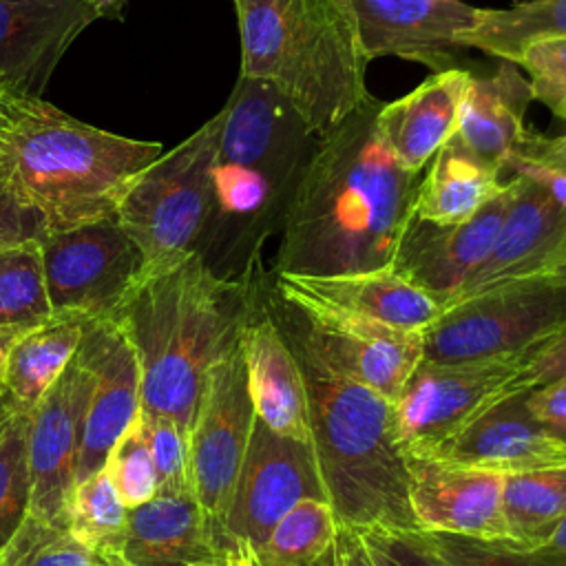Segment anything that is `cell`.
<instances>
[{
  "instance_id": "ba28073f",
  "label": "cell",
  "mask_w": 566,
  "mask_h": 566,
  "mask_svg": "<svg viewBox=\"0 0 566 566\" xmlns=\"http://www.w3.org/2000/svg\"><path fill=\"white\" fill-rule=\"evenodd\" d=\"M566 327V285L533 276L449 303L422 329V358L482 360L526 352Z\"/></svg>"
},
{
  "instance_id": "44dd1931",
  "label": "cell",
  "mask_w": 566,
  "mask_h": 566,
  "mask_svg": "<svg viewBox=\"0 0 566 566\" xmlns=\"http://www.w3.org/2000/svg\"><path fill=\"white\" fill-rule=\"evenodd\" d=\"M464 467L515 475L566 467V440L544 429L524 405V394H511L478 416L436 455Z\"/></svg>"
},
{
  "instance_id": "1f68e13d",
  "label": "cell",
  "mask_w": 566,
  "mask_h": 566,
  "mask_svg": "<svg viewBox=\"0 0 566 566\" xmlns=\"http://www.w3.org/2000/svg\"><path fill=\"white\" fill-rule=\"evenodd\" d=\"M51 316L42 239L0 248V327L29 329Z\"/></svg>"
},
{
  "instance_id": "ac0fdd59",
  "label": "cell",
  "mask_w": 566,
  "mask_h": 566,
  "mask_svg": "<svg viewBox=\"0 0 566 566\" xmlns=\"http://www.w3.org/2000/svg\"><path fill=\"white\" fill-rule=\"evenodd\" d=\"M511 179L513 197L500 230L484 261L449 303L511 281L546 276L566 250V210L535 179L520 172Z\"/></svg>"
},
{
  "instance_id": "2e32d148",
  "label": "cell",
  "mask_w": 566,
  "mask_h": 566,
  "mask_svg": "<svg viewBox=\"0 0 566 566\" xmlns=\"http://www.w3.org/2000/svg\"><path fill=\"white\" fill-rule=\"evenodd\" d=\"M354 15L367 60L402 57L431 71L460 66L458 35L482 9L462 0H343Z\"/></svg>"
},
{
  "instance_id": "836d02e7",
  "label": "cell",
  "mask_w": 566,
  "mask_h": 566,
  "mask_svg": "<svg viewBox=\"0 0 566 566\" xmlns=\"http://www.w3.org/2000/svg\"><path fill=\"white\" fill-rule=\"evenodd\" d=\"M27 440L29 411H22L0 440V564L29 520L31 475Z\"/></svg>"
},
{
  "instance_id": "681fc988",
  "label": "cell",
  "mask_w": 566,
  "mask_h": 566,
  "mask_svg": "<svg viewBox=\"0 0 566 566\" xmlns=\"http://www.w3.org/2000/svg\"><path fill=\"white\" fill-rule=\"evenodd\" d=\"M18 413H22V409L15 405V400L11 398V394L2 387V389H0V440L4 438L7 429L11 427V422L15 420Z\"/></svg>"
},
{
  "instance_id": "e575fe53",
  "label": "cell",
  "mask_w": 566,
  "mask_h": 566,
  "mask_svg": "<svg viewBox=\"0 0 566 566\" xmlns=\"http://www.w3.org/2000/svg\"><path fill=\"white\" fill-rule=\"evenodd\" d=\"M104 469L126 509H135L157 495V471L137 416L113 444Z\"/></svg>"
},
{
  "instance_id": "816d5d0a",
  "label": "cell",
  "mask_w": 566,
  "mask_h": 566,
  "mask_svg": "<svg viewBox=\"0 0 566 566\" xmlns=\"http://www.w3.org/2000/svg\"><path fill=\"white\" fill-rule=\"evenodd\" d=\"M99 18H119L126 0H88Z\"/></svg>"
},
{
  "instance_id": "d4e9b609",
  "label": "cell",
  "mask_w": 566,
  "mask_h": 566,
  "mask_svg": "<svg viewBox=\"0 0 566 566\" xmlns=\"http://www.w3.org/2000/svg\"><path fill=\"white\" fill-rule=\"evenodd\" d=\"M276 285L402 329L422 332L444 310L436 296L409 281L394 265L325 276L276 274Z\"/></svg>"
},
{
  "instance_id": "bcb514c9",
  "label": "cell",
  "mask_w": 566,
  "mask_h": 566,
  "mask_svg": "<svg viewBox=\"0 0 566 566\" xmlns=\"http://www.w3.org/2000/svg\"><path fill=\"white\" fill-rule=\"evenodd\" d=\"M511 172H520L526 175L531 179H535L537 184H542L551 197L566 210V170L564 168H555V166H544V164H526V161H517L509 168Z\"/></svg>"
},
{
  "instance_id": "484cf974",
  "label": "cell",
  "mask_w": 566,
  "mask_h": 566,
  "mask_svg": "<svg viewBox=\"0 0 566 566\" xmlns=\"http://www.w3.org/2000/svg\"><path fill=\"white\" fill-rule=\"evenodd\" d=\"M531 102L528 80L515 62L502 60L493 75H471L455 137L482 164L506 172L528 130L524 115Z\"/></svg>"
},
{
  "instance_id": "603a6c76",
  "label": "cell",
  "mask_w": 566,
  "mask_h": 566,
  "mask_svg": "<svg viewBox=\"0 0 566 566\" xmlns=\"http://www.w3.org/2000/svg\"><path fill=\"white\" fill-rule=\"evenodd\" d=\"M217 548L195 493H157L128 509L124 533L99 566H190Z\"/></svg>"
},
{
  "instance_id": "f5cc1de1",
  "label": "cell",
  "mask_w": 566,
  "mask_h": 566,
  "mask_svg": "<svg viewBox=\"0 0 566 566\" xmlns=\"http://www.w3.org/2000/svg\"><path fill=\"white\" fill-rule=\"evenodd\" d=\"M546 279H553V281L562 283V285H566V250L562 252L557 263L546 272Z\"/></svg>"
},
{
  "instance_id": "cb8c5ba5",
  "label": "cell",
  "mask_w": 566,
  "mask_h": 566,
  "mask_svg": "<svg viewBox=\"0 0 566 566\" xmlns=\"http://www.w3.org/2000/svg\"><path fill=\"white\" fill-rule=\"evenodd\" d=\"M471 75L464 66L433 71L411 93L380 104L376 115L380 137L402 168L422 172L458 130Z\"/></svg>"
},
{
  "instance_id": "7a4b0ae2",
  "label": "cell",
  "mask_w": 566,
  "mask_h": 566,
  "mask_svg": "<svg viewBox=\"0 0 566 566\" xmlns=\"http://www.w3.org/2000/svg\"><path fill=\"white\" fill-rule=\"evenodd\" d=\"M270 312L303 371L312 449L338 522L356 531H418L391 400L338 367L290 303L279 298Z\"/></svg>"
},
{
  "instance_id": "7bdbcfd3",
  "label": "cell",
  "mask_w": 566,
  "mask_h": 566,
  "mask_svg": "<svg viewBox=\"0 0 566 566\" xmlns=\"http://www.w3.org/2000/svg\"><path fill=\"white\" fill-rule=\"evenodd\" d=\"M524 405L544 429L566 440V378L526 391Z\"/></svg>"
},
{
  "instance_id": "8d00e7d4",
  "label": "cell",
  "mask_w": 566,
  "mask_h": 566,
  "mask_svg": "<svg viewBox=\"0 0 566 566\" xmlns=\"http://www.w3.org/2000/svg\"><path fill=\"white\" fill-rule=\"evenodd\" d=\"M0 566H99V562L66 531L27 520Z\"/></svg>"
},
{
  "instance_id": "f1b7e54d",
  "label": "cell",
  "mask_w": 566,
  "mask_h": 566,
  "mask_svg": "<svg viewBox=\"0 0 566 566\" xmlns=\"http://www.w3.org/2000/svg\"><path fill=\"white\" fill-rule=\"evenodd\" d=\"M566 38V0H522L506 9H482L480 20L458 35L462 49L517 62L539 38Z\"/></svg>"
},
{
  "instance_id": "3957f363",
  "label": "cell",
  "mask_w": 566,
  "mask_h": 566,
  "mask_svg": "<svg viewBox=\"0 0 566 566\" xmlns=\"http://www.w3.org/2000/svg\"><path fill=\"white\" fill-rule=\"evenodd\" d=\"M239 296L199 250L144 272L115 316L137 356L139 411L190 436L206 374L241 334L248 305Z\"/></svg>"
},
{
  "instance_id": "f546056e",
  "label": "cell",
  "mask_w": 566,
  "mask_h": 566,
  "mask_svg": "<svg viewBox=\"0 0 566 566\" xmlns=\"http://www.w3.org/2000/svg\"><path fill=\"white\" fill-rule=\"evenodd\" d=\"M338 537L332 504L316 497L287 511L254 551L263 566H336Z\"/></svg>"
},
{
  "instance_id": "6da1fadb",
  "label": "cell",
  "mask_w": 566,
  "mask_h": 566,
  "mask_svg": "<svg viewBox=\"0 0 566 566\" xmlns=\"http://www.w3.org/2000/svg\"><path fill=\"white\" fill-rule=\"evenodd\" d=\"M371 93L316 135L290 197L276 274H349L394 265L413 214L420 172L402 168L380 137Z\"/></svg>"
},
{
  "instance_id": "5bb4252c",
  "label": "cell",
  "mask_w": 566,
  "mask_h": 566,
  "mask_svg": "<svg viewBox=\"0 0 566 566\" xmlns=\"http://www.w3.org/2000/svg\"><path fill=\"white\" fill-rule=\"evenodd\" d=\"M276 294L301 314L338 367L387 400L400 394L422 360V332L418 329L394 327L283 285H276Z\"/></svg>"
},
{
  "instance_id": "74e56055",
  "label": "cell",
  "mask_w": 566,
  "mask_h": 566,
  "mask_svg": "<svg viewBox=\"0 0 566 566\" xmlns=\"http://www.w3.org/2000/svg\"><path fill=\"white\" fill-rule=\"evenodd\" d=\"M528 73L531 95L555 119L566 117V38H539L528 42L517 62Z\"/></svg>"
},
{
  "instance_id": "52a82bcc",
  "label": "cell",
  "mask_w": 566,
  "mask_h": 566,
  "mask_svg": "<svg viewBox=\"0 0 566 566\" xmlns=\"http://www.w3.org/2000/svg\"><path fill=\"white\" fill-rule=\"evenodd\" d=\"M221 124L223 111L161 153L122 197L115 217L142 250L146 270L197 250L212 208V161Z\"/></svg>"
},
{
  "instance_id": "ee69618b",
  "label": "cell",
  "mask_w": 566,
  "mask_h": 566,
  "mask_svg": "<svg viewBox=\"0 0 566 566\" xmlns=\"http://www.w3.org/2000/svg\"><path fill=\"white\" fill-rule=\"evenodd\" d=\"M517 161L544 164V166H555L566 170V117L559 119V128L553 135L526 130L520 148L511 159V166Z\"/></svg>"
},
{
  "instance_id": "d590c367",
  "label": "cell",
  "mask_w": 566,
  "mask_h": 566,
  "mask_svg": "<svg viewBox=\"0 0 566 566\" xmlns=\"http://www.w3.org/2000/svg\"><path fill=\"white\" fill-rule=\"evenodd\" d=\"M137 420L157 471V493H195L188 433L175 422L144 411L137 413Z\"/></svg>"
},
{
  "instance_id": "5b68a950",
  "label": "cell",
  "mask_w": 566,
  "mask_h": 566,
  "mask_svg": "<svg viewBox=\"0 0 566 566\" xmlns=\"http://www.w3.org/2000/svg\"><path fill=\"white\" fill-rule=\"evenodd\" d=\"M241 77L276 88L321 135L367 95V55L343 0H232Z\"/></svg>"
},
{
  "instance_id": "f907efd6",
  "label": "cell",
  "mask_w": 566,
  "mask_h": 566,
  "mask_svg": "<svg viewBox=\"0 0 566 566\" xmlns=\"http://www.w3.org/2000/svg\"><path fill=\"white\" fill-rule=\"evenodd\" d=\"M24 329H13V327H0V389L4 387V367H7V356L13 345V340L20 336Z\"/></svg>"
},
{
  "instance_id": "d6986e66",
  "label": "cell",
  "mask_w": 566,
  "mask_h": 566,
  "mask_svg": "<svg viewBox=\"0 0 566 566\" xmlns=\"http://www.w3.org/2000/svg\"><path fill=\"white\" fill-rule=\"evenodd\" d=\"M97 18L88 0H0V88L42 97L64 51Z\"/></svg>"
},
{
  "instance_id": "ab89813d",
  "label": "cell",
  "mask_w": 566,
  "mask_h": 566,
  "mask_svg": "<svg viewBox=\"0 0 566 566\" xmlns=\"http://www.w3.org/2000/svg\"><path fill=\"white\" fill-rule=\"evenodd\" d=\"M380 566H453L422 531H363Z\"/></svg>"
},
{
  "instance_id": "f35d334b",
  "label": "cell",
  "mask_w": 566,
  "mask_h": 566,
  "mask_svg": "<svg viewBox=\"0 0 566 566\" xmlns=\"http://www.w3.org/2000/svg\"><path fill=\"white\" fill-rule=\"evenodd\" d=\"M424 537L453 566H546L531 551L513 548L509 544L451 533H424Z\"/></svg>"
},
{
  "instance_id": "8992f818",
  "label": "cell",
  "mask_w": 566,
  "mask_h": 566,
  "mask_svg": "<svg viewBox=\"0 0 566 566\" xmlns=\"http://www.w3.org/2000/svg\"><path fill=\"white\" fill-rule=\"evenodd\" d=\"M221 111L208 226L219 221L259 237L283 223L316 135L276 88L259 80L239 75Z\"/></svg>"
},
{
  "instance_id": "ffe728a7",
  "label": "cell",
  "mask_w": 566,
  "mask_h": 566,
  "mask_svg": "<svg viewBox=\"0 0 566 566\" xmlns=\"http://www.w3.org/2000/svg\"><path fill=\"white\" fill-rule=\"evenodd\" d=\"M513 197V179L475 214L438 226L411 214L394 268L447 305L484 261Z\"/></svg>"
},
{
  "instance_id": "277c9868",
  "label": "cell",
  "mask_w": 566,
  "mask_h": 566,
  "mask_svg": "<svg viewBox=\"0 0 566 566\" xmlns=\"http://www.w3.org/2000/svg\"><path fill=\"white\" fill-rule=\"evenodd\" d=\"M164 153L159 142L130 139L80 122L42 97H11L0 128V166L35 208L46 232L117 212L130 184Z\"/></svg>"
},
{
  "instance_id": "4316f807",
  "label": "cell",
  "mask_w": 566,
  "mask_h": 566,
  "mask_svg": "<svg viewBox=\"0 0 566 566\" xmlns=\"http://www.w3.org/2000/svg\"><path fill=\"white\" fill-rule=\"evenodd\" d=\"M500 177L502 172L471 155L453 133L431 157L427 175L420 177L413 217L438 226L460 223L506 186Z\"/></svg>"
},
{
  "instance_id": "f6af8a7d",
  "label": "cell",
  "mask_w": 566,
  "mask_h": 566,
  "mask_svg": "<svg viewBox=\"0 0 566 566\" xmlns=\"http://www.w3.org/2000/svg\"><path fill=\"white\" fill-rule=\"evenodd\" d=\"M336 566H380V564H378L365 533L340 524Z\"/></svg>"
},
{
  "instance_id": "d6a6232c",
  "label": "cell",
  "mask_w": 566,
  "mask_h": 566,
  "mask_svg": "<svg viewBox=\"0 0 566 566\" xmlns=\"http://www.w3.org/2000/svg\"><path fill=\"white\" fill-rule=\"evenodd\" d=\"M128 509L102 467L71 491L64 531L102 562L119 542Z\"/></svg>"
},
{
  "instance_id": "7dc6e473",
  "label": "cell",
  "mask_w": 566,
  "mask_h": 566,
  "mask_svg": "<svg viewBox=\"0 0 566 566\" xmlns=\"http://www.w3.org/2000/svg\"><path fill=\"white\" fill-rule=\"evenodd\" d=\"M190 566H263L254 546L241 539H228L223 542L212 557L190 564Z\"/></svg>"
},
{
  "instance_id": "4dcf8cb0",
  "label": "cell",
  "mask_w": 566,
  "mask_h": 566,
  "mask_svg": "<svg viewBox=\"0 0 566 566\" xmlns=\"http://www.w3.org/2000/svg\"><path fill=\"white\" fill-rule=\"evenodd\" d=\"M502 511L513 548L539 546L566 517V467L504 475Z\"/></svg>"
},
{
  "instance_id": "60d3db41",
  "label": "cell",
  "mask_w": 566,
  "mask_h": 566,
  "mask_svg": "<svg viewBox=\"0 0 566 566\" xmlns=\"http://www.w3.org/2000/svg\"><path fill=\"white\" fill-rule=\"evenodd\" d=\"M566 378V327L531 347L506 385V396L526 394L535 387Z\"/></svg>"
},
{
  "instance_id": "db71d44e",
  "label": "cell",
  "mask_w": 566,
  "mask_h": 566,
  "mask_svg": "<svg viewBox=\"0 0 566 566\" xmlns=\"http://www.w3.org/2000/svg\"><path fill=\"white\" fill-rule=\"evenodd\" d=\"M11 97H13V95H9L4 88H0V128H2L4 119H7V113H9V104H11Z\"/></svg>"
},
{
  "instance_id": "9a60e30c",
  "label": "cell",
  "mask_w": 566,
  "mask_h": 566,
  "mask_svg": "<svg viewBox=\"0 0 566 566\" xmlns=\"http://www.w3.org/2000/svg\"><path fill=\"white\" fill-rule=\"evenodd\" d=\"M75 356L91 376L75 469L77 484L104 467L113 444L139 413V365L124 327L115 318L86 321Z\"/></svg>"
},
{
  "instance_id": "c3c4849f",
  "label": "cell",
  "mask_w": 566,
  "mask_h": 566,
  "mask_svg": "<svg viewBox=\"0 0 566 566\" xmlns=\"http://www.w3.org/2000/svg\"><path fill=\"white\" fill-rule=\"evenodd\" d=\"M531 553L546 566H566V517L548 533L539 546L531 548Z\"/></svg>"
},
{
  "instance_id": "b9f144b4",
  "label": "cell",
  "mask_w": 566,
  "mask_h": 566,
  "mask_svg": "<svg viewBox=\"0 0 566 566\" xmlns=\"http://www.w3.org/2000/svg\"><path fill=\"white\" fill-rule=\"evenodd\" d=\"M44 234L46 226L42 214L24 203L0 166V248L44 239Z\"/></svg>"
},
{
  "instance_id": "7c38bea8",
  "label": "cell",
  "mask_w": 566,
  "mask_h": 566,
  "mask_svg": "<svg viewBox=\"0 0 566 566\" xmlns=\"http://www.w3.org/2000/svg\"><path fill=\"white\" fill-rule=\"evenodd\" d=\"M316 497L327 500L312 444L281 436L256 418L234 482L223 542L241 539L259 548L287 511Z\"/></svg>"
},
{
  "instance_id": "7402d4cb",
  "label": "cell",
  "mask_w": 566,
  "mask_h": 566,
  "mask_svg": "<svg viewBox=\"0 0 566 566\" xmlns=\"http://www.w3.org/2000/svg\"><path fill=\"white\" fill-rule=\"evenodd\" d=\"M241 352L256 418L281 436L312 444L303 371L270 310L245 312Z\"/></svg>"
},
{
  "instance_id": "8fae6325",
  "label": "cell",
  "mask_w": 566,
  "mask_h": 566,
  "mask_svg": "<svg viewBox=\"0 0 566 566\" xmlns=\"http://www.w3.org/2000/svg\"><path fill=\"white\" fill-rule=\"evenodd\" d=\"M254 420L239 334L208 369L188 436L192 489L219 546Z\"/></svg>"
},
{
  "instance_id": "83f0119b",
  "label": "cell",
  "mask_w": 566,
  "mask_h": 566,
  "mask_svg": "<svg viewBox=\"0 0 566 566\" xmlns=\"http://www.w3.org/2000/svg\"><path fill=\"white\" fill-rule=\"evenodd\" d=\"M84 323L77 316L53 314L13 340L4 367V389L22 411H31L73 360Z\"/></svg>"
},
{
  "instance_id": "30bf717a",
  "label": "cell",
  "mask_w": 566,
  "mask_h": 566,
  "mask_svg": "<svg viewBox=\"0 0 566 566\" xmlns=\"http://www.w3.org/2000/svg\"><path fill=\"white\" fill-rule=\"evenodd\" d=\"M42 263L53 314L84 321L115 318L146 272L142 250L115 214L46 232Z\"/></svg>"
},
{
  "instance_id": "e0dca14e",
  "label": "cell",
  "mask_w": 566,
  "mask_h": 566,
  "mask_svg": "<svg viewBox=\"0 0 566 566\" xmlns=\"http://www.w3.org/2000/svg\"><path fill=\"white\" fill-rule=\"evenodd\" d=\"M409 506L418 531L509 544L502 475L440 458L407 455Z\"/></svg>"
},
{
  "instance_id": "4fadbf2b",
  "label": "cell",
  "mask_w": 566,
  "mask_h": 566,
  "mask_svg": "<svg viewBox=\"0 0 566 566\" xmlns=\"http://www.w3.org/2000/svg\"><path fill=\"white\" fill-rule=\"evenodd\" d=\"M88 396L91 376L77 356H73L66 369L29 411V520L40 526L64 531Z\"/></svg>"
},
{
  "instance_id": "9c48e42d",
  "label": "cell",
  "mask_w": 566,
  "mask_h": 566,
  "mask_svg": "<svg viewBox=\"0 0 566 566\" xmlns=\"http://www.w3.org/2000/svg\"><path fill=\"white\" fill-rule=\"evenodd\" d=\"M526 352L462 363L422 358L391 400L405 458L436 455L478 416L504 400Z\"/></svg>"
}]
</instances>
